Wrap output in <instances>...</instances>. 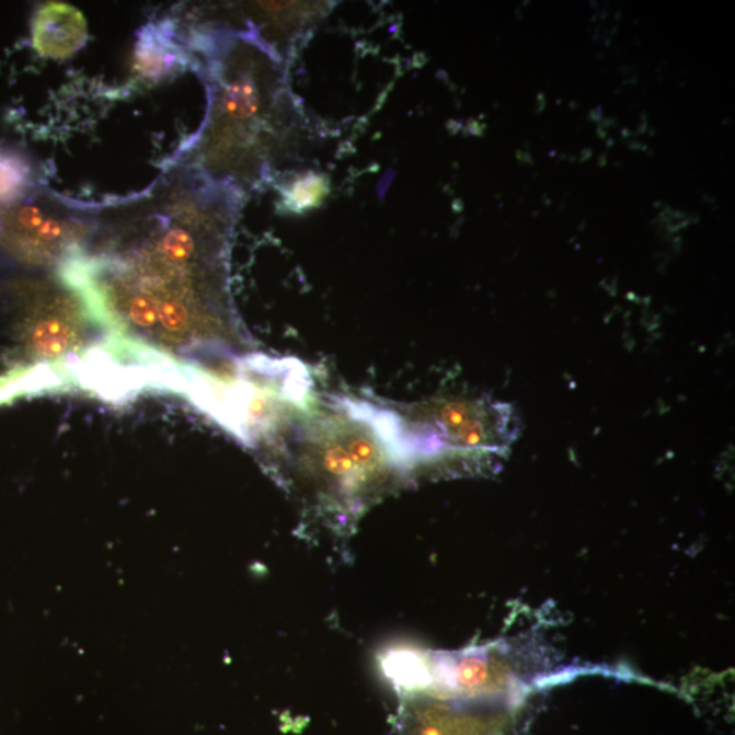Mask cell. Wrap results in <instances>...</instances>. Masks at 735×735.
Masks as SVG:
<instances>
[{
	"label": "cell",
	"instance_id": "3957f363",
	"mask_svg": "<svg viewBox=\"0 0 735 735\" xmlns=\"http://www.w3.org/2000/svg\"><path fill=\"white\" fill-rule=\"evenodd\" d=\"M284 479L318 515L346 527L406 473L378 407L338 402L300 421L291 434Z\"/></svg>",
	"mask_w": 735,
	"mask_h": 735
},
{
	"label": "cell",
	"instance_id": "7a4b0ae2",
	"mask_svg": "<svg viewBox=\"0 0 735 735\" xmlns=\"http://www.w3.org/2000/svg\"><path fill=\"white\" fill-rule=\"evenodd\" d=\"M184 43L204 56L209 111L182 164L240 191L266 181L294 112L280 54L256 27L195 32Z\"/></svg>",
	"mask_w": 735,
	"mask_h": 735
},
{
	"label": "cell",
	"instance_id": "52a82bcc",
	"mask_svg": "<svg viewBox=\"0 0 735 735\" xmlns=\"http://www.w3.org/2000/svg\"><path fill=\"white\" fill-rule=\"evenodd\" d=\"M398 692L395 735H519L518 717L503 701L446 700L424 690Z\"/></svg>",
	"mask_w": 735,
	"mask_h": 735
},
{
	"label": "cell",
	"instance_id": "277c9868",
	"mask_svg": "<svg viewBox=\"0 0 735 735\" xmlns=\"http://www.w3.org/2000/svg\"><path fill=\"white\" fill-rule=\"evenodd\" d=\"M398 452L414 463L441 453L498 452L513 440L508 407L480 400H440L390 411Z\"/></svg>",
	"mask_w": 735,
	"mask_h": 735
},
{
	"label": "cell",
	"instance_id": "5b68a950",
	"mask_svg": "<svg viewBox=\"0 0 735 735\" xmlns=\"http://www.w3.org/2000/svg\"><path fill=\"white\" fill-rule=\"evenodd\" d=\"M14 333L26 356L54 361L80 345L94 322L81 297L60 278L16 277L3 285Z\"/></svg>",
	"mask_w": 735,
	"mask_h": 735
},
{
	"label": "cell",
	"instance_id": "30bf717a",
	"mask_svg": "<svg viewBox=\"0 0 735 735\" xmlns=\"http://www.w3.org/2000/svg\"><path fill=\"white\" fill-rule=\"evenodd\" d=\"M36 166L15 148H0V209L19 204L35 188Z\"/></svg>",
	"mask_w": 735,
	"mask_h": 735
},
{
	"label": "cell",
	"instance_id": "8992f818",
	"mask_svg": "<svg viewBox=\"0 0 735 735\" xmlns=\"http://www.w3.org/2000/svg\"><path fill=\"white\" fill-rule=\"evenodd\" d=\"M94 227L95 213L33 194L0 209V252L22 267L59 268L85 246Z\"/></svg>",
	"mask_w": 735,
	"mask_h": 735
},
{
	"label": "cell",
	"instance_id": "9c48e42d",
	"mask_svg": "<svg viewBox=\"0 0 735 735\" xmlns=\"http://www.w3.org/2000/svg\"><path fill=\"white\" fill-rule=\"evenodd\" d=\"M88 37L85 16L74 5L50 2L37 9L33 16V47L43 58L69 59L85 47Z\"/></svg>",
	"mask_w": 735,
	"mask_h": 735
},
{
	"label": "cell",
	"instance_id": "8fae6325",
	"mask_svg": "<svg viewBox=\"0 0 735 735\" xmlns=\"http://www.w3.org/2000/svg\"><path fill=\"white\" fill-rule=\"evenodd\" d=\"M329 194V183L317 173H306L285 184L283 204L291 213H305L315 209Z\"/></svg>",
	"mask_w": 735,
	"mask_h": 735
},
{
	"label": "cell",
	"instance_id": "6da1fadb",
	"mask_svg": "<svg viewBox=\"0 0 735 735\" xmlns=\"http://www.w3.org/2000/svg\"><path fill=\"white\" fill-rule=\"evenodd\" d=\"M239 191L195 168H173L95 213L91 239L59 278L111 334L228 355L240 340L228 276Z\"/></svg>",
	"mask_w": 735,
	"mask_h": 735
},
{
	"label": "cell",
	"instance_id": "ba28073f",
	"mask_svg": "<svg viewBox=\"0 0 735 735\" xmlns=\"http://www.w3.org/2000/svg\"><path fill=\"white\" fill-rule=\"evenodd\" d=\"M190 64L188 49L171 19L151 21L140 27L134 48V71L142 80H166Z\"/></svg>",
	"mask_w": 735,
	"mask_h": 735
}]
</instances>
